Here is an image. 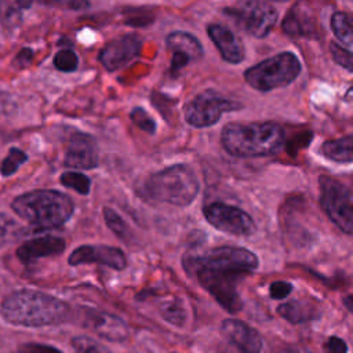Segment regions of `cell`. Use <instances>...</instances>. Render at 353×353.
Masks as SVG:
<instances>
[{
    "label": "cell",
    "instance_id": "1",
    "mask_svg": "<svg viewBox=\"0 0 353 353\" xmlns=\"http://www.w3.org/2000/svg\"><path fill=\"white\" fill-rule=\"evenodd\" d=\"M185 266L192 268L199 284L225 310L237 313L243 307L237 284L258 268V258L247 248L221 245L192 255Z\"/></svg>",
    "mask_w": 353,
    "mask_h": 353
},
{
    "label": "cell",
    "instance_id": "2",
    "mask_svg": "<svg viewBox=\"0 0 353 353\" xmlns=\"http://www.w3.org/2000/svg\"><path fill=\"white\" fill-rule=\"evenodd\" d=\"M0 313L6 321L15 325L43 327L66 321L70 307L54 295L23 288L3 301Z\"/></svg>",
    "mask_w": 353,
    "mask_h": 353
},
{
    "label": "cell",
    "instance_id": "3",
    "mask_svg": "<svg viewBox=\"0 0 353 353\" xmlns=\"http://www.w3.org/2000/svg\"><path fill=\"white\" fill-rule=\"evenodd\" d=\"M221 143L234 157H265L280 152L284 131L273 121L229 123L221 132Z\"/></svg>",
    "mask_w": 353,
    "mask_h": 353
},
{
    "label": "cell",
    "instance_id": "4",
    "mask_svg": "<svg viewBox=\"0 0 353 353\" xmlns=\"http://www.w3.org/2000/svg\"><path fill=\"white\" fill-rule=\"evenodd\" d=\"M11 208L33 226L51 229L66 223L74 211L72 199L58 190L37 189L17 196Z\"/></svg>",
    "mask_w": 353,
    "mask_h": 353
},
{
    "label": "cell",
    "instance_id": "5",
    "mask_svg": "<svg viewBox=\"0 0 353 353\" xmlns=\"http://www.w3.org/2000/svg\"><path fill=\"white\" fill-rule=\"evenodd\" d=\"M199 188V179L190 167L174 164L149 175L142 192L149 200L186 207L196 199Z\"/></svg>",
    "mask_w": 353,
    "mask_h": 353
},
{
    "label": "cell",
    "instance_id": "6",
    "mask_svg": "<svg viewBox=\"0 0 353 353\" xmlns=\"http://www.w3.org/2000/svg\"><path fill=\"white\" fill-rule=\"evenodd\" d=\"M298 57L290 51L276 54L244 72L245 83L256 91L268 92L291 84L301 73Z\"/></svg>",
    "mask_w": 353,
    "mask_h": 353
},
{
    "label": "cell",
    "instance_id": "7",
    "mask_svg": "<svg viewBox=\"0 0 353 353\" xmlns=\"http://www.w3.org/2000/svg\"><path fill=\"white\" fill-rule=\"evenodd\" d=\"M225 12L240 29L256 39L266 37L277 22V10L265 0H243Z\"/></svg>",
    "mask_w": 353,
    "mask_h": 353
},
{
    "label": "cell",
    "instance_id": "8",
    "mask_svg": "<svg viewBox=\"0 0 353 353\" xmlns=\"http://www.w3.org/2000/svg\"><path fill=\"white\" fill-rule=\"evenodd\" d=\"M320 204L327 216L343 232L353 234V201L347 189L331 176H320Z\"/></svg>",
    "mask_w": 353,
    "mask_h": 353
},
{
    "label": "cell",
    "instance_id": "9",
    "mask_svg": "<svg viewBox=\"0 0 353 353\" xmlns=\"http://www.w3.org/2000/svg\"><path fill=\"white\" fill-rule=\"evenodd\" d=\"M240 103L230 101L215 91H203L186 102L183 108L185 121L196 128L211 127L226 112L240 109Z\"/></svg>",
    "mask_w": 353,
    "mask_h": 353
},
{
    "label": "cell",
    "instance_id": "10",
    "mask_svg": "<svg viewBox=\"0 0 353 353\" xmlns=\"http://www.w3.org/2000/svg\"><path fill=\"white\" fill-rule=\"evenodd\" d=\"M207 222L215 229L233 236H251L256 230V225L251 215L239 207L214 201L203 208Z\"/></svg>",
    "mask_w": 353,
    "mask_h": 353
},
{
    "label": "cell",
    "instance_id": "11",
    "mask_svg": "<svg viewBox=\"0 0 353 353\" xmlns=\"http://www.w3.org/2000/svg\"><path fill=\"white\" fill-rule=\"evenodd\" d=\"M262 339L255 328L236 320H223L216 353H261Z\"/></svg>",
    "mask_w": 353,
    "mask_h": 353
},
{
    "label": "cell",
    "instance_id": "12",
    "mask_svg": "<svg viewBox=\"0 0 353 353\" xmlns=\"http://www.w3.org/2000/svg\"><path fill=\"white\" fill-rule=\"evenodd\" d=\"M142 48V39L135 33L123 34L112 41H109L98 55L102 66L114 72L127 63H130L134 58H137Z\"/></svg>",
    "mask_w": 353,
    "mask_h": 353
},
{
    "label": "cell",
    "instance_id": "13",
    "mask_svg": "<svg viewBox=\"0 0 353 353\" xmlns=\"http://www.w3.org/2000/svg\"><path fill=\"white\" fill-rule=\"evenodd\" d=\"M165 46L172 55L170 68L172 73H176L179 69L193 61H199L204 54L203 46L199 39L182 30L171 32L165 37Z\"/></svg>",
    "mask_w": 353,
    "mask_h": 353
},
{
    "label": "cell",
    "instance_id": "14",
    "mask_svg": "<svg viewBox=\"0 0 353 353\" xmlns=\"http://www.w3.org/2000/svg\"><path fill=\"white\" fill-rule=\"evenodd\" d=\"M99 156L95 139L84 132H73L66 145L63 164L69 168L90 170L98 165Z\"/></svg>",
    "mask_w": 353,
    "mask_h": 353
},
{
    "label": "cell",
    "instance_id": "15",
    "mask_svg": "<svg viewBox=\"0 0 353 353\" xmlns=\"http://www.w3.org/2000/svg\"><path fill=\"white\" fill-rule=\"evenodd\" d=\"M68 262L72 266L95 262L114 270H123L127 266L124 252L112 245H80L72 251Z\"/></svg>",
    "mask_w": 353,
    "mask_h": 353
},
{
    "label": "cell",
    "instance_id": "16",
    "mask_svg": "<svg viewBox=\"0 0 353 353\" xmlns=\"http://www.w3.org/2000/svg\"><path fill=\"white\" fill-rule=\"evenodd\" d=\"M207 33L226 62L240 63L244 59V46L229 28L221 23H210L207 26Z\"/></svg>",
    "mask_w": 353,
    "mask_h": 353
},
{
    "label": "cell",
    "instance_id": "17",
    "mask_svg": "<svg viewBox=\"0 0 353 353\" xmlns=\"http://www.w3.org/2000/svg\"><path fill=\"white\" fill-rule=\"evenodd\" d=\"M87 325H90L101 338L112 342H123L128 336L127 324L119 316L103 310L88 312Z\"/></svg>",
    "mask_w": 353,
    "mask_h": 353
},
{
    "label": "cell",
    "instance_id": "18",
    "mask_svg": "<svg viewBox=\"0 0 353 353\" xmlns=\"http://www.w3.org/2000/svg\"><path fill=\"white\" fill-rule=\"evenodd\" d=\"M65 240L55 236H43L29 240L18 247L17 256L23 263H29L39 258L59 255L65 250Z\"/></svg>",
    "mask_w": 353,
    "mask_h": 353
},
{
    "label": "cell",
    "instance_id": "19",
    "mask_svg": "<svg viewBox=\"0 0 353 353\" xmlns=\"http://www.w3.org/2000/svg\"><path fill=\"white\" fill-rule=\"evenodd\" d=\"M283 30L291 37H309L313 39L317 36V25L314 17L310 11L301 6L295 4L283 19Z\"/></svg>",
    "mask_w": 353,
    "mask_h": 353
},
{
    "label": "cell",
    "instance_id": "20",
    "mask_svg": "<svg viewBox=\"0 0 353 353\" xmlns=\"http://www.w3.org/2000/svg\"><path fill=\"white\" fill-rule=\"evenodd\" d=\"M321 154L335 163H350L353 161V132L323 142L320 148Z\"/></svg>",
    "mask_w": 353,
    "mask_h": 353
},
{
    "label": "cell",
    "instance_id": "21",
    "mask_svg": "<svg viewBox=\"0 0 353 353\" xmlns=\"http://www.w3.org/2000/svg\"><path fill=\"white\" fill-rule=\"evenodd\" d=\"M277 313L291 324H302L316 317V307L302 301H288L277 307Z\"/></svg>",
    "mask_w": 353,
    "mask_h": 353
},
{
    "label": "cell",
    "instance_id": "22",
    "mask_svg": "<svg viewBox=\"0 0 353 353\" xmlns=\"http://www.w3.org/2000/svg\"><path fill=\"white\" fill-rule=\"evenodd\" d=\"M331 30L335 37L345 46L346 50L353 52V25L343 12H334L330 21Z\"/></svg>",
    "mask_w": 353,
    "mask_h": 353
},
{
    "label": "cell",
    "instance_id": "23",
    "mask_svg": "<svg viewBox=\"0 0 353 353\" xmlns=\"http://www.w3.org/2000/svg\"><path fill=\"white\" fill-rule=\"evenodd\" d=\"M160 312H161L163 319H164L167 323H170V324H172L174 327H178V328L183 327V325H185V321H186V319H188V316H186V309H185L183 303H182L178 298H176V299H172V301H170V302H167V303H164V305L161 306Z\"/></svg>",
    "mask_w": 353,
    "mask_h": 353
},
{
    "label": "cell",
    "instance_id": "24",
    "mask_svg": "<svg viewBox=\"0 0 353 353\" xmlns=\"http://www.w3.org/2000/svg\"><path fill=\"white\" fill-rule=\"evenodd\" d=\"M22 8L15 0H0V22L6 29H15L22 21Z\"/></svg>",
    "mask_w": 353,
    "mask_h": 353
},
{
    "label": "cell",
    "instance_id": "25",
    "mask_svg": "<svg viewBox=\"0 0 353 353\" xmlns=\"http://www.w3.org/2000/svg\"><path fill=\"white\" fill-rule=\"evenodd\" d=\"M61 183L69 189L76 190L80 194H88L91 188V181L87 175L77 171H65L61 175Z\"/></svg>",
    "mask_w": 353,
    "mask_h": 353
},
{
    "label": "cell",
    "instance_id": "26",
    "mask_svg": "<svg viewBox=\"0 0 353 353\" xmlns=\"http://www.w3.org/2000/svg\"><path fill=\"white\" fill-rule=\"evenodd\" d=\"M28 160V154L18 149V148H11L8 154L4 157V160L1 161V165H0V171H1V175L3 176H10L12 175L14 172H17V170L23 164L26 163Z\"/></svg>",
    "mask_w": 353,
    "mask_h": 353
},
{
    "label": "cell",
    "instance_id": "27",
    "mask_svg": "<svg viewBox=\"0 0 353 353\" xmlns=\"http://www.w3.org/2000/svg\"><path fill=\"white\" fill-rule=\"evenodd\" d=\"M103 218H105V222H106L108 228L116 236H119L123 240H128L130 239L131 232H130L127 223L124 222V219L114 210H112L109 207H105L103 208Z\"/></svg>",
    "mask_w": 353,
    "mask_h": 353
},
{
    "label": "cell",
    "instance_id": "28",
    "mask_svg": "<svg viewBox=\"0 0 353 353\" xmlns=\"http://www.w3.org/2000/svg\"><path fill=\"white\" fill-rule=\"evenodd\" d=\"M72 347L76 353H112L105 345L87 335L72 338Z\"/></svg>",
    "mask_w": 353,
    "mask_h": 353
},
{
    "label": "cell",
    "instance_id": "29",
    "mask_svg": "<svg viewBox=\"0 0 353 353\" xmlns=\"http://www.w3.org/2000/svg\"><path fill=\"white\" fill-rule=\"evenodd\" d=\"M79 65V58L72 50H61L54 57V66L61 72H74Z\"/></svg>",
    "mask_w": 353,
    "mask_h": 353
},
{
    "label": "cell",
    "instance_id": "30",
    "mask_svg": "<svg viewBox=\"0 0 353 353\" xmlns=\"http://www.w3.org/2000/svg\"><path fill=\"white\" fill-rule=\"evenodd\" d=\"M131 120L132 123L139 127L142 131L148 134H154L156 131V123L154 120L148 114V112L142 108H134L131 112Z\"/></svg>",
    "mask_w": 353,
    "mask_h": 353
},
{
    "label": "cell",
    "instance_id": "31",
    "mask_svg": "<svg viewBox=\"0 0 353 353\" xmlns=\"http://www.w3.org/2000/svg\"><path fill=\"white\" fill-rule=\"evenodd\" d=\"M330 50H331V55H332L334 61L339 66H342L343 69H346L349 72H353V52L352 51L342 48L339 44H335V43L330 44Z\"/></svg>",
    "mask_w": 353,
    "mask_h": 353
},
{
    "label": "cell",
    "instance_id": "32",
    "mask_svg": "<svg viewBox=\"0 0 353 353\" xmlns=\"http://www.w3.org/2000/svg\"><path fill=\"white\" fill-rule=\"evenodd\" d=\"M40 1L63 8V10H73V11L83 10L90 6L88 0H40Z\"/></svg>",
    "mask_w": 353,
    "mask_h": 353
},
{
    "label": "cell",
    "instance_id": "33",
    "mask_svg": "<svg viewBox=\"0 0 353 353\" xmlns=\"http://www.w3.org/2000/svg\"><path fill=\"white\" fill-rule=\"evenodd\" d=\"M291 291H292V284L283 280L273 281L269 287V294L273 299H284L291 294Z\"/></svg>",
    "mask_w": 353,
    "mask_h": 353
},
{
    "label": "cell",
    "instance_id": "34",
    "mask_svg": "<svg viewBox=\"0 0 353 353\" xmlns=\"http://www.w3.org/2000/svg\"><path fill=\"white\" fill-rule=\"evenodd\" d=\"M17 353H62L61 350L48 346V345H43V343H34V342H29V343H23L18 347Z\"/></svg>",
    "mask_w": 353,
    "mask_h": 353
},
{
    "label": "cell",
    "instance_id": "35",
    "mask_svg": "<svg viewBox=\"0 0 353 353\" xmlns=\"http://www.w3.org/2000/svg\"><path fill=\"white\" fill-rule=\"evenodd\" d=\"M324 349L327 353H347V345L339 336H330L324 343Z\"/></svg>",
    "mask_w": 353,
    "mask_h": 353
},
{
    "label": "cell",
    "instance_id": "36",
    "mask_svg": "<svg viewBox=\"0 0 353 353\" xmlns=\"http://www.w3.org/2000/svg\"><path fill=\"white\" fill-rule=\"evenodd\" d=\"M33 58V52L30 48H22L19 51V54L15 57L14 62L18 65V68H25L32 62Z\"/></svg>",
    "mask_w": 353,
    "mask_h": 353
},
{
    "label": "cell",
    "instance_id": "37",
    "mask_svg": "<svg viewBox=\"0 0 353 353\" xmlns=\"http://www.w3.org/2000/svg\"><path fill=\"white\" fill-rule=\"evenodd\" d=\"M11 219L6 214H0V237L4 236L8 230V226L11 225Z\"/></svg>",
    "mask_w": 353,
    "mask_h": 353
},
{
    "label": "cell",
    "instance_id": "38",
    "mask_svg": "<svg viewBox=\"0 0 353 353\" xmlns=\"http://www.w3.org/2000/svg\"><path fill=\"white\" fill-rule=\"evenodd\" d=\"M15 1H17V4H18L22 10L29 8V7L32 6V3H33V0H15Z\"/></svg>",
    "mask_w": 353,
    "mask_h": 353
},
{
    "label": "cell",
    "instance_id": "39",
    "mask_svg": "<svg viewBox=\"0 0 353 353\" xmlns=\"http://www.w3.org/2000/svg\"><path fill=\"white\" fill-rule=\"evenodd\" d=\"M343 99H345V101H347V102H353V85L346 91V94H345Z\"/></svg>",
    "mask_w": 353,
    "mask_h": 353
},
{
    "label": "cell",
    "instance_id": "40",
    "mask_svg": "<svg viewBox=\"0 0 353 353\" xmlns=\"http://www.w3.org/2000/svg\"><path fill=\"white\" fill-rule=\"evenodd\" d=\"M343 302H345L346 307H349L350 310H353V295H349V296H346V298L343 299Z\"/></svg>",
    "mask_w": 353,
    "mask_h": 353
},
{
    "label": "cell",
    "instance_id": "41",
    "mask_svg": "<svg viewBox=\"0 0 353 353\" xmlns=\"http://www.w3.org/2000/svg\"><path fill=\"white\" fill-rule=\"evenodd\" d=\"M279 353H310V352L305 350V349H287V350H283Z\"/></svg>",
    "mask_w": 353,
    "mask_h": 353
},
{
    "label": "cell",
    "instance_id": "42",
    "mask_svg": "<svg viewBox=\"0 0 353 353\" xmlns=\"http://www.w3.org/2000/svg\"><path fill=\"white\" fill-rule=\"evenodd\" d=\"M273 1H288V0H273Z\"/></svg>",
    "mask_w": 353,
    "mask_h": 353
}]
</instances>
